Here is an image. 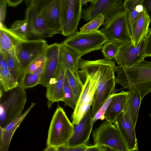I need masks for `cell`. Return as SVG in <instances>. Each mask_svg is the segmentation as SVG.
Returning <instances> with one entry per match:
<instances>
[{
	"instance_id": "obj_1",
	"label": "cell",
	"mask_w": 151,
	"mask_h": 151,
	"mask_svg": "<svg viewBox=\"0 0 151 151\" xmlns=\"http://www.w3.org/2000/svg\"><path fill=\"white\" fill-rule=\"evenodd\" d=\"M116 83L129 91L138 93L142 98L151 92V62L144 59L131 66H115Z\"/></svg>"
},
{
	"instance_id": "obj_2",
	"label": "cell",
	"mask_w": 151,
	"mask_h": 151,
	"mask_svg": "<svg viewBox=\"0 0 151 151\" xmlns=\"http://www.w3.org/2000/svg\"><path fill=\"white\" fill-rule=\"evenodd\" d=\"M79 68L85 74L86 78L72 115L73 125L80 122L92 106L100 76L99 60H88L81 58L79 63Z\"/></svg>"
},
{
	"instance_id": "obj_3",
	"label": "cell",
	"mask_w": 151,
	"mask_h": 151,
	"mask_svg": "<svg viewBox=\"0 0 151 151\" xmlns=\"http://www.w3.org/2000/svg\"><path fill=\"white\" fill-rule=\"evenodd\" d=\"M20 85L7 91L0 90V127L4 128L22 114L27 97Z\"/></svg>"
},
{
	"instance_id": "obj_4",
	"label": "cell",
	"mask_w": 151,
	"mask_h": 151,
	"mask_svg": "<svg viewBox=\"0 0 151 151\" xmlns=\"http://www.w3.org/2000/svg\"><path fill=\"white\" fill-rule=\"evenodd\" d=\"M74 132V125L64 110L58 106L52 118L46 142L47 146L65 145Z\"/></svg>"
},
{
	"instance_id": "obj_5",
	"label": "cell",
	"mask_w": 151,
	"mask_h": 151,
	"mask_svg": "<svg viewBox=\"0 0 151 151\" xmlns=\"http://www.w3.org/2000/svg\"><path fill=\"white\" fill-rule=\"evenodd\" d=\"M100 30L108 41L122 45L133 44V42L128 27L127 14L124 10L105 20Z\"/></svg>"
},
{
	"instance_id": "obj_6",
	"label": "cell",
	"mask_w": 151,
	"mask_h": 151,
	"mask_svg": "<svg viewBox=\"0 0 151 151\" xmlns=\"http://www.w3.org/2000/svg\"><path fill=\"white\" fill-rule=\"evenodd\" d=\"M108 41L100 30L87 33L76 32L62 42L73 49L82 56L90 52L101 49Z\"/></svg>"
},
{
	"instance_id": "obj_7",
	"label": "cell",
	"mask_w": 151,
	"mask_h": 151,
	"mask_svg": "<svg viewBox=\"0 0 151 151\" xmlns=\"http://www.w3.org/2000/svg\"><path fill=\"white\" fill-rule=\"evenodd\" d=\"M94 145H105L114 151H128L124 141L116 126L106 120L92 132Z\"/></svg>"
},
{
	"instance_id": "obj_8",
	"label": "cell",
	"mask_w": 151,
	"mask_h": 151,
	"mask_svg": "<svg viewBox=\"0 0 151 151\" xmlns=\"http://www.w3.org/2000/svg\"><path fill=\"white\" fill-rule=\"evenodd\" d=\"M61 34L69 36L75 32L82 18L81 0H59Z\"/></svg>"
},
{
	"instance_id": "obj_9",
	"label": "cell",
	"mask_w": 151,
	"mask_h": 151,
	"mask_svg": "<svg viewBox=\"0 0 151 151\" xmlns=\"http://www.w3.org/2000/svg\"><path fill=\"white\" fill-rule=\"evenodd\" d=\"M47 45L43 39L20 40L17 43L14 48L15 53L23 75L29 64L44 54Z\"/></svg>"
},
{
	"instance_id": "obj_10",
	"label": "cell",
	"mask_w": 151,
	"mask_h": 151,
	"mask_svg": "<svg viewBox=\"0 0 151 151\" xmlns=\"http://www.w3.org/2000/svg\"><path fill=\"white\" fill-rule=\"evenodd\" d=\"M124 10L122 0H98L83 9L82 18L89 22L100 14L104 16L105 20Z\"/></svg>"
},
{
	"instance_id": "obj_11",
	"label": "cell",
	"mask_w": 151,
	"mask_h": 151,
	"mask_svg": "<svg viewBox=\"0 0 151 151\" xmlns=\"http://www.w3.org/2000/svg\"><path fill=\"white\" fill-rule=\"evenodd\" d=\"M50 36L61 34V25L59 0H52L39 10Z\"/></svg>"
},
{
	"instance_id": "obj_12",
	"label": "cell",
	"mask_w": 151,
	"mask_h": 151,
	"mask_svg": "<svg viewBox=\"0 0 151 151\" xmlns=\"http://www.w3.org/2000/svg\"><path fill=\"white\" fill-rule=\"evenodd\" d=\"M60 44L47 45L44 53L45 61L40 84L46 87L55 76L59 65Z\"/></svg>"
},
{
	"instance_id": "obj_13",
	"label": "cell",
	"mask_w": 151,
	"mask_h": 151,
	"mask_svg": "<svg viewBox=\"0 0 151 151\" xmlns=\"http://www.w3.org/2000/svg\"><path fill=\"white\" fill-rule=\"evenodd\" d=\"M145 40L143 39L135 46L133 44L122 45L115 57V60L118 65L131 66L135 65L144 59Z\"/></svg>"
},
{
	"instance_id": "obj_14",
	"label": "cell",
	"mask_w": 151,
	"mask_h": 151,
	"mask_svg": "<svg viewBox=\"0 0 151 151\" xmlns=\"http://www.w3.org/2000/svg\"><path fill=\"white\" fill-rule=\"evenodd\" d=\"M93 119L91 108L79 123L73 125V133L65 145L74 146L87 144L93 125Z\"/></svg>"
},
{
	"instance_id": "obj_15",
	"label": "cell",
	"mask_w": 151,
	"mask_h": 151,
	"mask_svg": "<svg viewBox=\"0 0 151 151\" xmlns=\"http://www.w3.org/2000/svg\"><path fill=\"white\" fill-rule=\"evenodd\" d=\"M25 19L29 25V37L32 36L38 40L50 37L45 22L39 10L34 5L27 6Z\"/></svg>"
},
{
	"instance_id": "obj_16",
	"label": "cell",
	"mask_w": 151,
	"mask_h": 151,
	"mask_svg": "<svg viewBox=\"0 0 151 151\" xmlns=\"http://www.w3.org/2000/svg\"><path fill=\"white\" fill-rule=\"evenodd\" d=\"M65 71L66 69L60 63L55 76L46 87V96L49 108L54 103L63 101Z\"/></svg>"
},
{
	"instance_id": "obj_17",
	"label": "cell",
	"mask_w": 151,
	"mask_h": 151,
	"mask_svg": "<svg viewBox=\"0 0 151 151\" xmlns=\"http://www.w3.org/2000/svg\"><path fill=\"white\" fill-rule=\"evenodd\" d=\"M118 128L128 151L138 150L135 128L123 112L117 117L114 123Z\"/></svg>"
},
{
	"instance_id": "obj_18",
	"label": "cell",
	"mask_w": 151,
	"mask_h": 151,
	"mask_svg": "<svg viewBox=\"0 0 151 151\" xmlns=\"http://www.w3.org/2000/svg\"><path fill=\"white\" fill-rule=\"evenodd\" d=\"M36 104L32 103L24 113L9 123L4 128L0 127V151H7L12 137L21 122Z\"/></svg>"
},
{
	"instance_id": "obj_19",
	"label": "cell",
	"mask_w": 151,
	"mask_h": 151,
	"mask_svg": "<svg viewBox=\"0 0 151 151\" xmlns=\"http://www.w3.org/2000/svg\"><path fill=\"white\" fill-rule=\"evenodd\" d=\"M59 52L60 63L66 69L79 73V63L82 56L70 47L60 44Z\"/></svg>"
},
{
	"instance_id": "obj_20",
	"label": "cell",
	"mask_w": 151,
	"mask_h": 151,
	"mask_svg": "<svg viewBox=\"0 0 151 151\" xmlns=\"http://www.w3.org/2000/svg\"><path fill=\"white\" fill-rule=\"evenodd\" d=\"M129 92L122 91L114 94L105 113L104 119L114 123L117 117L124 111Z\"/></svg>"
},
{
	"instance_id": "obj_21",
	"label": "cell",
	"mask_w": 151,
	"mask_h": 151,
	"mask_svg": "<svg viewBox=\"0 0 151 151\" xmlns=\"http://www.w3.org/2000/svg\"><path fill=\"white\" fill-rule=\"evenodd\" d=\"M151 22V19L144 7L143 10L139 13L134 25L133 39L135 46L147 36Z\"/></svg>"
},
{
	"instance_id": "obj_22",
	"label": "cell",
	"mask_w": 151,
	"mask_h": 151,
	"mask_svg": "<svg viewBox=\"0 0 151 151\" xmlns=\"http://www.w3.org/2000/svg\"><path fill=\"white\" fill-rule=\"evenodd\" d=\"M142 99L138 93L129 91L123 112L130 120L135 128Z\"/></svg>"
},
{
	"instance_id": "obj_23",
	"label": "cell",
	"mask_w": 151,
	"mask_h": 151,
	"mask_svg": "<svg viewBox=\"0 0 151 151\" xmlns=\"http://www.w3.org/2000/svg\"><path fill=\"white\" fill-rule=\"evenodd\" d=\"M21 40L4 24H0V51L8 53L13 50Z\"/></svg>"
},
{
	"instance_id": "obj_24",
	"label": "cell",
	"mask_w": 151,
	"mask_h": 151,
	"mask_svg": "<svg viewBox=\"0 0 151 151\" xmlns=\"http://www.w3.org/2000/svg\"><path fill=\"white\" fill-rule=\"evenodd\" d=\"M4 53L7 60L8 70L14 79L20 85L23 75L16 56L14 48L9 52Z\"/></svg>"
},
{
	"instance_id": "obj_25",
	"label": "cell",
	"mask_w": 151,
	"mask_h": 151,
	"mask_svg": "<svg viewBox=\"0 0 151 151\" xmlns=\"http://www.w3.org/2000/svg\"><path fill=\"white\" fill-rule=\"evenodd\" d=\"M43 69L44 67L32 72L24 73L19 85L25 89L40 84Z\"/></svg>"
},
{
	"instance_id": "obj_26",
	"label": "cell",
	"mask_w": 151,
	"mask_h": 151,
	"mask_svg": "<svg viewBox=\"0 0 151 151\" xmlns=\"http://www.w3.org/2000/svg\"><path fill=\"white\" fill-rule=\"evenodd\" d=\"M65 76L69 84L78 101L83 86L79 73H76L67 69H66Z\"/></svg>"
},
{
	"instance_id": "obj_27",
	"label": "cell",
	"mask_w": 151,
	"mask_h": 151,
	"mask_svg": "<svg viewBox=\"0 0 151 151\" xmlns=\"http://www.w3.org/2000/svg\"><path fill=\"white\" fill-rule=\"evenodd\" d=\"M10 30L21 40H28L29 32L28 24L27 20H17L11 25Z\"/></svg>"
},
{
	"instance_id": "obj_28",
	"label": "cell",
	"mask_w": 151,
	"mask_h": 151,
	"mask_svg": "<svg viewBox=\"0 0 151 151\" xmlns=\"http://www.w3.org/2000/svg\"><path fill=\"white\" fill-rule=\"evenodd\" d=\"M0 90L7 91L19 85L8 69H0Z\"/></svg>"
},
{
	"instance_id": "obj_29",
	"label": "cell",
	"mask_w": 151,
	"mask_h": 151,
	"mask_svg": "<svg viewBox=\"0 0 151 151\" xmlns=\"http://www.w3.org/2000/svg\"><path fill=\"white\" fill-rule=\"evenodd\" d=\"M105 20L104 15L102 14H99L80 28V32L81 33H87L98 31Z\"/></svg>"
},
{
	"instance_id": "obj_30",
	"label": "cell",
	"mask_w": 151,
	"mask_h": 151,
	"mask_svg": "<svg viewBox=\"0 0 151 151\" xmlns=\"http://www.w3.org/2000/svg\"><path fill=\"white\" fill-rule=\"evenodd\" d=\"M122 45L110 41L105 43L102 47V52L104 59L108 60H114Z\"/></svg>"
},
{
	"instance_id": "obj_31",
	"label": "cell",
	"mask_w": 151,
	"mask_h": 151,
	"mask_svg": "<svg viewBox=\"0 0 151 151\" xmlns=\"http://www.w3.org/2000/svg\"><path fill=\"white\" fill-rule=\"evenodd\" d=\"M77 101L78 100L69 84L65 74L63 102L65 106H68L74 110Z\"/></svg>"
},
{
	"instance_id": "obj_32",
	"label": "cell",
	"mask_w": 151,
	"mask_h": 151,
	"mask_svg": "<svg viewBox=\"0 0 151 151\" xmlns=\"http://www.w3.org/2000/svg\"><path fill=\"white\" fill-rule=\"evenodd\" d=\"M45 61V56L44 54L39 56L32 61L26 69L24 73L32 72L44 67Z\"/></svg>"
},
{
	"instance_id": "obj_33",
	"label": "cell",
	"mask_w": 151,
	"mask_h": 151,
	"mask_svg": "<svg viewBox=\"0 0 151 151\" xmlns=\"http://www.w3.org/2000/svg\"><path fill=\"white\" fill-rule=\"evenodd\" d=\"M114 94H112L107 99L106 102L100 109L93 119V123L94 124L98 119L104 120V115L109 106Z\"/></svg>"
},
{
	"instance_id": "obj_34",
	"label": "cell",
	"mask_w": 151,
	"mask_h": 151,
	"mask_svg": "<svg viewBox=\"0 0 151 151\" xmlns=\"http://www.w3.org/2000/svg\"><path fill=\"white\" fill-rule=\"evenodd\" d=\"M89 146L87 144L74 146L64 145L57 147V151H86Z\"/></svg>"
},
{
	"instance_id": "obj_35",
	"label": "cell",
	"mask_w": 151,
	"mask_h": 151,
	"mask_svg": "<svg viewBox=\"0 0 151 151\" xmlns=\"http://www.w3.org/2000/svg\"><path fill=\"white\" fill-rule=\"evenodd\" d=\"M143 0H125L123 2V8L127 12H130L135 9L138 5L142 4Z\"/></svg>"
},
{
	"instance_id": "obj_36",
	"label": "cell",
	"mask_w": 151,
	"mask_h": 151,
	"mask_svg": "<svg viewBox=\"0 0 151 151\" xmlns=\"http://www.w3.org/2000/svg\"><path fill=\"white\" fill-rule=\"evenodd\" d=\"M144 54L143 58L145 59L148 57H151V27L149 29V33L145 39Z\"/></svg>"
},
{
	"instance_id": "obj_37",
	"label": "cell",
	"mask_w": 151,
	"mask_h": 151,
	"mask_svg": "<svg viewBox=\"0 0 151 151\" xmlns=\"http://www.w3.org/2000/svg\"><path fill=\"white\" fill-rule=\"evenodd\" d=\"M7 5L6 0H0V24H4Z\"/></svg>"
},
{
	"instance_id": "obj_38",
	"label": "cell",
	"mask_w": 151,
	"mask_h": 151,
	"mask_svg": "<svg viewBox=\"0 0 151 151\" xmlns=\"http://www.w3.org/2000/svg\"><path fill=\"white\" fill-rule=\"evenodd\" d=\"M0 69H8L7 61L5 55L0 51Z\"/></svg>"
},
{
	"instance_id": "obj_39",
	"label": "cell",
	"mask_w": 151,
	"mask_h": 151,
	"mask_svg": "<svg viewBox=\"0 0 151 151\" xmlns=\"http://www.w3.org/2000/svg\"><path fill=\"white\" fill-rule=\"evenodd\" d=\"M142 5L151 19V0H143Z\"/></svg>"
},
{
	"instance_id": "obj_40",
	"label": "cell",
	"mask_w": 151,
	"mask_h": 151,
	"mask_svg": "<svg viewBox=\"0 0 151 151\" xmlns=\"http://www.w3.org/2000/svg\"><path fill=\"white\" fill-rule=\"evenodd\" d=\"M86 151H106V147L104 145H94L89 146Z\"/></svg>"
},
{
	"instance_id": "obj_41",
	"label": "cell",
	"mask_w": 151,
	"mask_h": 151,
	"mask_svg": "<svg viewBox=\"0 0 151 151\" xmlns=\"http://www.w3.org/2000/svg\"><path fill=\"white\" fill-rule=\"evenodd\" d=\"M9 6L16 7L21 4L24 0H6Z\"/></svg>"
},
{
	"instance_id": "obj_42",
	"label": "cell",
	"mask_w": 151,
	"mask_h": 151,
	"mask_svg": "<svg viewBox=\"0 0 151 151\" xmlns=\"http://www.w3.org/2000/svg\"><path fill=\"white\" fill-rule=\"evenodd\" d=\"M98 0H81L83 6H87V3L90 2L91 4H94L97 3Z\"/></svg>"
},
{
	"instance_id": "obj_43",
	"label": "cell",
	"mask_w": 151,
	"mask_h": 151,
	"mask_svg": "<svg viewBox=\"0 0 151 151\" xmlns=\"http://www.w3.org/2000/svg\"><path fill=\"white\" fill-rule=\"evenodd\" d=\"M44 151H57V147L52 146H47L43 150Z\"/></svg>"
},
{
	"instance_id": "obj_44",
	"label": "cell",
	"mask_w": 151,
	"mask_h": 151,
	"mask_svg": "<svg viewBox=\"0 0 151 151\" xmlns=\"http://www.w3.org/2000/svg\"><path fill=\"white\" fill-rule=\"evenodd\" d=\"M119 90L117 89L116 88H115L113 91L112 94H114L116 93Z\"/></svg>"
},
{
	"instance_id": "obj_45",
	"label": "cell",
	"mask_w": 151,
	"mask_h": 151,
	"mask_svg": "<svg viewBox=\"0 0 151 151\" xmlns=\"http://www.w3.org/2000/svg\"><path fill=\"white\" fill-rule=\"evenodd\" d=\"M149 116L150 117V119H151V113L149 115Z\"/></svg>"
}]
</instances>
